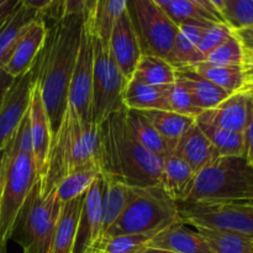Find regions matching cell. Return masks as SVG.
Here are the masks:
<instances>
[{"label":"cell","instance_id":"6da1fadb","mask_svg":"<svg viewBox=\"0 0 253 253\" xmlns=\"http://www.w3.org/2000/svg\"><path fill=\"white\" fill-rule=\"evenodd\" d=\"M83 17L63 16L48 27L36 58V83L51 125L52 138L68 106L69 85L78 57Z\"/></svg>","mask_w":253,"mask_h":253},{"label":"cell","instance_id":"7a4b0ae2","mask_svg":"<svg viewBox=\"0 0 253 253\" xmlns=\"http://www.w3.org/2000/svg\"><path fill=\"white\" fill-rule=\"evenodd\" d=\"M125 110L113 113L99 125L101 174L130 187H160L163 160L136 140L126 124Z\"/></svg>","mask_w":253,"mask_h":253},{"label":"cell","instance_id":"3957f363","mask_svg":"<svg viewBox=\"0 0 253 253\" xmlns=\"http://www.w3.org/2000/svg\"><path fill=\"white\" fill-rule=\"evenodd\" d=\"M91 162L101 168L100 128L94 124L82 123L73 106L68 104L58 131L52 138L41 194H48L69 173Z\"/></svg>","mask_w":253,"mask_h":253},{"label":"cell","instance_id":"277c9868","mask_svg":"<svg viewBox=\"0 0 253 253\" xmlns=\"http://www.w3.org/2000/svg\"><path fill=\"white\" fill-rule=\"evenodd\" d=\"M253 198V168L241 157H216L195 174L184 202Z\"/></svg>","mask_w":253,"mask_h":253},{"label":"cell","instance_id":"5b68a950","mask_svg":"<svg viewBox=\"0 0 253 253\" xmlns=\"http://www.w3.org/2000/svg\"><path fill=\"white\" fill-rule=\"evenodd\" d=\"M177 202L161 187H132V198L105 236L160 232L179 222Z\"/></svg>","mask_w":253,"mask_h":253},{"label":"cell","instance_id":"8992f818","mask_svg":"<svg viewBox=\"0 0 253 253\" xmlns=\"http://www.w3.org/2000/svg\"><path fill=\"white\" fill-rule=\"evenodd\" d=\"M62 204L54 190L41 194V183L36 179L19 212L11 239L20 245L22 253H49Z\"/></svg>","mask_w":253,"mask_h":253},{"label":"cell","instance_id":"52a82bcc","mask_svg":"<svg viewBox=\"0 0 253 253\" xmlns=\"http://www.w3.org/2000/svg\"><path fill=\"white\" fill-rule=\"evenodd\" d=\"M37 179L34 156L21 153L10 141L0 188V245H7L19 212Z\"/></svg>","mask_w":253,"mask_h":253},{"label":"cell","instance_id":"ba28073f","mask_svg":"<svg viewBox=\"0 0 253 253\" xmlns=\"http://www.w3.org/2000/svg\"><path fill=\"white\" fill-rule=\"evenodd\" d=\"M177 204L180 222L187 226L226 230L253 239V198Z\"/></svg>","mask_w":253,"mask_h":253},{"label":"cell","instance_id":"9c48e42d","mask_svg":"<svg viewBox=\"0 0 253 253\" xmlns=\"http://www.w3.org/2000/svg\"><path fill=\"white\" fill-rule=\"evenodd\" d=\"M126 14L132 24L142 54L167 59L178 26L153 0H127Z\"/></svg>","mask_w":253,"mask_h":253},{"label":"cell","instance_id":"30bf717a","mask_svg":"<svg viewBox=\"0 0 253 253\" xmlns=\"http://www.w3.org/2000/svg\"><path fill=\"white\" fill-rule=\"evenodd\" d=\"M126 83L111 56L108 43L94 36L91 124L99 126L109 115L125 109L123 95Z\"/></svg>","mask_w":253,"mask_h":253},{"label":"cell","instance_id":"8fae6325","mask_svg":"<svg viewBox=\"0 0 253 253\" xmlns=\"http://www.w3.org/2000/svg\"><path fill=\"white\" fill-rule=\"evenodd\" d=\"M94 35L82 26L78 57L69 85L68 104L74 108L83 124L90 123L91 94H93Z\"/></svg>","mask_w":253,"mask_h":253},{"label":"cell","instance_id":"7c38bea8","mask_svg":"<svg viewBox=\"0 0 253 253\" xmlns=\"http://www.w3.org/2000/svg\"><path fill=\"white\" fill-rule=\"evenodd\" d=\"M36 79V61L27 73L10 86L0 108V151L5 150L29 111L31 93Z\"/></svg>","mask_w":253,"mask_h":253},{"label":"cell","instance_id":"4fadbf2b","mask_svg":"<svg viewBox=\"0 0 253 253\" xmlns=\"http://www.w3.org/2000/svg\"><path fill=\"white\" fill-rule=\"evenodd\" d=\"M104 178L99 175L82 198L73 252L88 253L103 236Z\"/></svg>","mask_w":253,"mask_h":253},{"label":"cell","instance_id":"5bb4252c","mask_svg":"<svg viewBox=\"0 0 253 253\" xmlns=\"http://www.w3.org/2000/svg\"><path fill=\"white\" fill-rule=\"evenodd\" d=\"M48 26L43 17L32 20L17 40L4 71L14 79L30 71L46 41Z\"/></svg>","mask_w":253,"mask_h":253},{"label":"cell","instance_id":"9a60e30c","mask_svg":"<svg viewBox=\"0 0 253 253\" xmlns=\"http://www.w3.org/2000/svg\"><path fill=\"white\" fill-rule=\"evenodd\" d=\"M108 46L116 66L119 67L126 82H128L133 77L142 52L126 11L116 20L109 37Z\"/></svg>","mask_w":253,"mask_h":253},{"label":"cell","instance_id":"2e32d148","mask_svg":"<svg viewBox=\"0 0 253 253\" xmlns=\"http://www.w3.org/2000/svg\"><path fill=\"white\" fill-rule=\"evenodd\" d=\"M29 119L31 125L32 150H34V163L36 167L37 179L43 183L47 173L49 151L52 143V131L48 116L42 103L41 94L36 83L34 84L31 93V101L29 106Z\"/></svg>","mask_w":253,"mask_h":253},{"label":"cell","instance_id":"e0dca14e","mask_svg":"<svg viewBox=\"0 0 253 253\" xmlns=\"http://www.w3.org/2000/svg\"><path fill=\"white\" fill-rule=\"evenodd\" d=\"M253 98L251 91L241 90L231 94L229 98L215 108L205 110L195 119L199 124L216 126L229 131L244 133L247 119L250 114V106Z\"/></svg>","mask_w":253,"mask_h":253},{"label":"cell","instance_id":"ac0fdd59","mask_svg":"<svg viewBox=\"0 0 253 253\" xmlns=\"http://www.w3.org/2000/svg\"><path fill=\"white\" fill-rule=\"evenodd\" d=\"M147 247L178 253H214L199 232L190 230L180 221L158 232Z\"/></svg>","mask_w":253,"mask_h":253},{"label":"cell","instance_id":"d6986e66","mask_svg":"<svg viewBox=\"0 0 253 253\" xmlns=\"http://www.w3.org/2000/svg\"><path fill=\"white\" fill-rule=\"evenodd\" d=\"M197 173L174 151L163 157L160 187L174 202L182 203L189 193Z\"/></svg>","mask_w":253,"mask_h":253},{"label":"cell","instance_id":"ffe728a7","mask_svg":"<svg viewBox=\"0 0 253 253\" xmlns=\"http://www.w3.org/2000/svg\"><path fill=\"white\" fill-rule=\"evenodd\" d=\"M175 81L180 82L184 85L193 104L202 111L215 108L231 95L216 84L203 78L187 67L175 69Z\"/></svg>","mask_w":253,"mask_h":253},{"label":"cell","instance_id":"44dd1931","mask_svg":"<svg viewBox=\"0 0 253 253\" xmlns=\"http://www.w3.org/2000/svg\"><path fill=\"white\" fill-rule=\"evenodd\" d=\"M173 151L183 158L195 173L217 157L214 147L197 123L185 131Z\"/></svg>","mask_w":253,"mask_h":253},{"label":"cell","instance_id":"7402d4cb","mask_svg":"<svg viewBox=\"0 0 253 253\" xmlns=\"http://www.w3.org/2000/svg\"><path fill=\"white\" fill-rule=\"evenodd\" d=\"M123 103L130 110H169L166 85H150L136 77L126 83Z\"/></svg>","mask_w":253,"mask_h":253},{"label":"cell","instance_id":"603a6c76","mask_svg":"<svg viewBox=\"0 0 253 253\" xmlns=\"http://www.w3.org/2000/svg\"><path fill=\"white\" fill-rule=\"evenodd\" d=\"M205 27L207 26L179 25L177 37L166 61L169 62L175 69L190 67L205 61L204 56L198 49V42Z\"/></svg>","mask_w":253,"mask_h":253},{"label":"cell","instance_id":"cb8c5ba5","mask_svg":"<svg viewBox=\"0 0 253 253\" xmlns=\"http://www.w3.org/2000/svg\"><path fill=\"white\" fill-rule=\"evenodd\" d=\"M127 0H96L90 14L83 19L84 27L108 43L116 20L125 12Z\"/></svg>","mask_w":253,"mask_h":253},{"label":"cell","instance_id":"d4e9b609","mask_svg":"<svg viewBox=\"0 0 253 253\" xmlns=\"http://www.w3.org/2000/svg\"><path fill=\"white\" fill-rule=\"evenodd\" d=\"M37 16H40L39 12L21 4L6 20L0 22V71L6 66L17 40L27 25Z\"/></svg>","mask_w":253,"mask_h":253},{"label":"cell","instance_id":"484cf974","mask_svg":"<svg viewBox=\"0 0 253 253\" xmlns=\"http://www.w3.org/2000/svg\"><path fill=\"white\" fill-rule=\"evenodd\" d=\"M125 120L136 140L150 152L160 156L163 160V157L174 150V145L163 138L141 111L126 109Z\"/></svg>","mask_w":253,"mask_h":253},{"label":"cell","instance_id":"4316f807","mask_svg":"<svg viewBox=\"0 0 253 253\" xmlns=\"http://www.w3.org/2000/svg\"><path fill=\"white\" fill-rule=\"evenodd\" d=\"M103 175V174H101ZM104 178L103 193V236L120 217L132 198V187L114 177ZM101 236V237H103Z\"/></svg>","mask_w":253,"mask_h":253},{"label":"cell","instance_id":"83f0119b","mask_svg":"<svg viewBox=\"0 0 253 253\" xmlns=\"http://www.w3.org/2000/svg\"><path fill=\"white\" fill-rule=\"evenodd\" d=\"M194 73L199 74L203 78L208 79L211 83L226 90L229 94L237 93L245 90L246 77L242 64L235 66H222V64H214L210 62L203 61L197 64L187 67Z\"/></svg>","mask_w":253,"mask_h":253},{"label":"cell","instance_id":"f1b7e54d","mask_svg":"<svg viewBox=\"0 0 253 253\" xmlns=\"http://www.w3.org/2000/svg\"><path fill=\"white\" fill-rule=\"evenodd\" d=\"M100 174L101 168L95 162L77 168L64 177L53 189L57 200L63 205L71 200L83 197Z\"/></svg>","mask_w":253,"mask_h":253},{"label":"cell","instance_id":"f546056e","mask_svg":"<svg viewBox=\"0 0 253 253\" xmlns=\"http://www.w3.org/2000/svg\"><path fill=\"white\" fill-rule=\"evenodd\" d=\"M82 198L83 197H79L62 205L49 253L73 252L77 224H78L79 212H81Z\"/></svg>","mask_w":253,"mask_h":253},{"label":"cell","instance_id":"4dcf8cb0","mask_svg":"<svg viewBox=\"0 0 253 253\" xmlns=\"http://www.w3.org/2000/svg\"><path fill=\"white\" fill-rule=\"evenodd\" d=\"M141 113L152 124L160 135L174 145V147L185 131L195 124V119L180 115L172 110H145Z\"/></svg>","mask_w":253,"mask_h":253},{"label":"cell","instance_id":"1f68e13d","mask_svg":"<svg viewBox=\"0 0 253 253\" xmlns=\"http://www.w3.org/2000/svg\"><path fill=\"white\" fill-rule=\"evenodd\" d=\"M214 253H253V239L226 230L197 227Z\"/></svg>","mask_w":253,"mask_h":253},{"label":"cell","instance_id":"d6a6232c","mask_svg":"<svg viewBox=\"0 0 253 253\" xmlns=\"http://www.w3.org/2000/svg\"><path fill=\"white\" fill-rule=\"evenodd\" d=\"M133 77L150 85H168L175 82V68L165 58L142 54Z\"/></svg>","mask_w":253,"mask_h":253},{"label":"cell","instance_id":"836d02e7","mask_svg":"<svg viewBox=\"0 0 253 253\" xmlns=\"http://www.w3.org/2000/svg\"><path fill=\"white\" fill-rule=\"evenodd\" d=\"M197 123V121H195ZM214 147L217 157H241L245 153L244 133L197 123Z\"/></svg>","mask_w":253,"mask_h":253},{"label":"cell","instance_id":"e575fe53","mask_svg":"<svg viewBox=\"0 0 253 253\" xmlns=\"http://www.w3.org/2000/svg\"><path fill=\"white\" fill-rule=\"evenodd\" d=\"M158 232L101 237L88 253H141Z\"/></svg>","mask_w":253,"mask_h":253},{"label":"cell","instance_id":"d590c367","mask_svg":"<svg viewBox=\"0 0 253 253\" xmlns=\"http://www.w3.org/2000/svg\"><path fill=\"white\" fill-rule=\"evenodd\" d=\"M165 11L177 26L179 25L209 26L214 22H224L219 17L214 16L209 11L188 0H173L169 5L165 7Z\"/></svg>","mask_w":253,"mask_h":253},{"label":"cell","instance_id":"8d00e7d4","mask_svg":"<svg viewBox=\"0 0 253 253\" xmlns=\"http://www.w3.org/2000/svg\"><path fill=\"white\" fill-rule=\"evenodd\" d=\"M222 16L232 30L253 24V0H222Z\"/></svg>","mask_w":253,"mask_h":253},{"label":"cell","instance_id":"74e56055","mask_svg":"<svg viewBox=\"0 0 253 253\" xmlns=\"http://www.w3.org/2000/svg\"><path fill=\"white\" fill-rule=\"evenodd\" d=\"M166 95H167L169 110L174 111V113L193 119H197L203 113L193 104L189 93L180 82L175 81L174 83L166 85Z\"/></svg>","mask_w":253,"mask_h":253},{"label":"cell","instance_id":"f35d334b","mask_svg":"<svg viewBox=\"0 0 253 253\" xmlns=\"http://www.w3.org/2000/svg\"><path fill=\"white\" fill-rule=\"evenodd\" d=\"M205 61L214 64H222V66H235L242 64L244 61V48L235 35L226 40L224 43L210 52Z\"/></svg>","mask_w":253,"mask_h":253},{"label":"cell","instance_id":"ab89813d","mask_svg":"<svg viewBox=\"0 0 253 253\" xmlns=\"http://www.w3.org/2000/svg\"><path fill=\"white\" fill-rule=\"evenodd\" d=\"M232 35H234V30L225 22H215V24L209 25L205 27L200 36L199 42H198V49L205 58L210 52L224 43Z\"/></svg>","mask_w":253,"mask_h":253},{"label":"cell","instance_id":"60d3db41","mask_svg":"<svg viewBox=\"0 0 253 253\" xmlns=\"http://www.w3.org/2000/svg\"><path fill=\"white\" fill-rule=\"evenodd\" d=\"M22 4L39 12L40 16L51 19L53 21L63 17L64 1L66 0H21Z\"/></svg>","mask_w":253,"mask_h":253},{"label":"cell","instance_id":"b9f144b4","mask_svg":"<svg viewBox=\"0 0 253 253\" xmlns=\"http://www.w3.org/2000/svg\"><path fill=\"white\" fill-rule=\"evenodd\" d=\"M96 0H66L63 16L86 17L93 10Z\"/></svg>","mask_w":253,"mask_h":253},{"label":"cell","instance_id":"7bdbcfd3","mask_svg":"<svg viewBox=\"0 0 253 253\" xmlns=\"http://www.w3.org/2000/svg\"><path fill=\"white\" fill-rule=\"evenodd\" d=\"M244 142H245V153L244 157L250 163L253 162V98L250 106L249 119H247L246 127L244 130Z\"/></svg>","mask_w":253,"mask_h":253},{"label":"cell","instance_id":"ee69618b","mask_svg":"<svg viewBox=\"0 0 253 253\" xmlns=\"http://www.w3.org/2000/svg\"><path fill=\"white\" fill-rule=\"evenodd\" d=\"M234 35L241 43L244 52L253 53V24L244 29L235 30Z\"/></svg>","mask_w":253,"mask_h":253},{"label":"cell","instance_id":"f6af8a7d","mask_svg":"<svg viewBox=\"0 0 253 253\" xmlns=\"http://www.w3.org/2000/svg\"><path fill=\"white\" fill-rule=\"evenodd\" d=\"M21 4V0H0V22L6 20Z\"/></svg>","mask_w":253,"mask_h":253},{"label":"cell","instance_id":"bcb514c9","mask_svg":"<svg viewBox=\"0 0 253 253\" xmlns=\"http://www.w3.org/2000/svg\"><path fill=\"white\" fill-rule=\"evenodd\" d=\"M15 79L12 77H10L4 69L0 71V108H1L5 96H6L7 91H9L10 86L12 85Z\"/></svg>","mask_w":253,"mask_h":253},{"label":"cell","instance_id":"7dc6e473","mask_svg":"<svg viewBox=\"0 0 253 253\" xmlns=\"http://www.w3.org/2000/svg\"><path fill=\"white\" fill-rule=\"evenodd\" d=\"M188 1L193 2V4H195V5H198V6L203 7V9L207 10V11H209L210 14H212L214 16L219 17L220 20H222V21L225 22V20H224V17H222L221 12H220L219 10H217L216 7H215L214 5H212L211 2L209 1V0H188Z\"/></svg>","mask_w":253,"mask_h":253},{"label":"cell","instance_id":"c3c4849f","mask_svg":"<svg viewBox=\"0 0 253 253\" xmlns=\"http://www.w3.org/2000/svg\"><path fill=\"white\" fill-rule=\"evenodd\" d=\"M242 67L245 72H253V53H247L244 52V61H242Z\"/></svg>","mask_w":253,"mask_h":253},{"label":"cell","instance_id":"681fc988","mask_svg":"<svg viewBox=\"0 0 253 253\" xmlns=\"http://www.w3.org/2000/svg\"><path fill=\"white\" fill-rule=\"evenodd\" d=\"M246 83H245V90L253 93V72H245Z\"/></svg>","mask_w":253,"mask_h":253},{"label":"cell","instance_id":"f907efd6","mask_svg":"<svg viewBox=\"0 0 253 253\" xmlns=\"http://www.w3.org/2000/svg\"><path fill=\"white\" fill-rule=\"evenodd\" d=\"M5 153H6V148L0 151V188H1L2 177H4V167H5Z\"/></svg>","mask_w":253,"mask_h":253},{"label":"cell","instance_id":"816d5d0a","mask_svg":"<svg viewBox=\"0 0 253 253\" xmlns=\"http://www.w3.org/2000/svg\"><path fill=\"white\" fill-rule=\"evenodd\" d=\"M141 253H178V252H172V251H167V250H160V249H150V247H147V249L143 250Z\"/></svg>","mask_w":253,"mask_h":253},{"label":"cell","instance_id":"f5cc1de1","mask_svg":"<svg viewBox=\"0 0 253 253\" xmlns=\"http://www.w3.org/2000/svg\"><path fill=\"white\" fill-rule=\"evenodd\" d=\"M210 2H211L212 5H214L215 7H216L217 10H219L220 12H221V15H222V0H209ZM224 17V16H222Z\"/></svg>","mask_w":253,"mask_h":253},{"label":"cell","instance_id":"db71d44e","mask_svg":"<svg viewBox=\"0 0 253 253\" xmlns=\"http://www.w3.org/2000/svg\"><path fill=\"white\" fill-rule=\"evenodd\" d=\"M153 1H155L156 4L160 5L161 7H163V9H165V7L167 6V5H169L173 0H153Z\"/></svg>","mask_w":253,"mask_h":253},{"label":"cell","instance_id":"11a10c76","mask_svg":"<svg viewBox=\"0 0 253 253\" xmlns=\"http://www.w3.org/2000/svg\"><path fill=\"white\" fill-rule=\"evenodd\" d=\"M4 247H7V245H0V253L2 252V249H4Z\"/></svg>","mask_w":253,"mask_h":253},{"label":"cell","instance_id":"9f6ffc18","mask_svg":"<svg viewBox=\"0 0 253 253\" xmlns=\"http://www.w3.org/2000/svg\"><path fill=\"white\" fill-rule=\"evenodd\" d=\"M7 247H4V249H2V252L1 253H7Z\"/></svg>","mask_w":253,"mask_h":253},{"label":"cell","instance_id":"6f0895ef","mask_svg":"<svg viewBox=\"0 0 253 253\" xmlns=\"http://www.w3.org/2000/svg\"><path fill=\"white\" fill-rule=\"evenodd\" d=\"M251 166H252V168H253V162H252V163H251Z\"/></svg>","mask_w":253,"mask_h":253},{"label":"cell","instance_id":"680465c9","mask_svg":"<svg viewBox=\"0 0 253 253\" xmlns=\"http://www.w3.org/2000/svg\"><path fill=\"white\" fill-rule=\"evenodd\" d=\"M252 94H253V93H252Z\"/></svg>","mask_w":253,"mask_h":253}]
</instances>
